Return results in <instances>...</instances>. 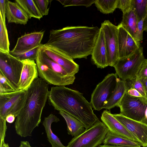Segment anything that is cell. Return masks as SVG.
I'll return each mask as SVG.
<instances>
[{"label":"cell","instance_id":"obj_1","mask_svg":"<svg viewBox=\"0 0 147 147\" xmlns=\"http://www.w3.org/2000/svg\"><path fill=\"white\" fill-rule=\"evenodd\" d=\"M100 28L98 27L71 26L50 31L45 44L73 59L86 58L91 54Z\"/></svg>","mask_w":147,"mask_h":147},{"label":"cell","instance_id":"obj_2","mask_svg":"<svg viewBox=\"0 0 147 147\" xmlns=\"http://www.w3.org/2000/svg\"><path fill=\"white\" fill-rule=\"evenodd\" d=\"M25 104L15 123L16 133L21 137L32 136L41 122L49 91L47 83L40 78L35 79L26 90Z\"/></svg>","mask_w":147,"mask_h":147},{"label":"cell","instance_id":"obj_3","mask_svg":"<svg viewBox=\"0 0 147 147\" xmlns=\"http://www.w3.org/2000/svg\"><path fill=\"white\" fill-rule=\"evenodd\" d=\"M48 99L49 105L55 109L73 116L83 124L86 129L99 120L93 112L90 103L78 91L64 86L52 87Z\"/></svg>","mask_w":147,"mask_h":147},{"label":"cell","instance_id":"obj_4","mask_svg":"<svg viewBox=\"0 0 147 147\" xmlns=\"http://www.w3.org/2000/svg\"><path fill=\"white\" fill-rule=\"evenodd\" d=\"M41 45L35 60L40 78L47 84L58 86L73 84L75 76L69 75L61 66L48 57Z\"/></svg>","mask_w":147,"mask_h":147},{"label":"cell","instance_id":"obj_5","mask_svg":"<svg viewBox=\"0 0 147 147\" xmlns=\"http://www.w3.org/2000/svg\"><path fill=\"white\" fill-rule=\"evenodd\" d=\"M109 132L105 125L99 120L83 133L74 137L66 147H97L103 143Z\"/></svg>","mask_w":147,"mask_h":147},{"label":"cell","instance_id":"obj_6","mask_svg":"<svg viewBox=\"0 0 147 147\" xmlns=\"http://www.w3.org/2000/svg\"><path fill=\"white\" fill-rule=\"evenodd\" d=\"M118 106L121 115L147 124V100L145 98L133 96L126 92Z\"/></svg>","mask_w":147,"mask_h":147},{"label":"cell","instance_id":"obj_7","mask_svg":"<svg viewBox=\"0 0 147 147\" xmlns=\"http://www.w3.org/2000/svg\"><path fill=\"white\" fill-rule=\"evenodd\" d=\"M145 59L143 48L140 46L130 55L119 59L113 66L116 74L123 80L136 77Z\"/></svg>","mask_w":147,"mask_h":147},{"label":"cell","instance_id":"obj_8","mask_svg":"<svg viewBox=\"0 0 147 147\" xmlns=\"http://www.w3.org/2000/svg\"><path fill=\"white\" fill-rule=\"evenodd\" d=\"M117 76L116 74H108L97 85L91 94L90 102L94 110L100 111L107 103L116 86Z\"/></svg>","mask_w":147,"mask_h":147},{"label":"cell","instance_id":"obj_9","mask_svg":"<svg viewBox=\"0 0 147 147\" xmlns=\"http://www.w3.org/2000/svg\"><path fill=\"white\" fill-rule=\"evenodd\" d=\"M27 91L21 90L0 94V118L6 119L10 114L17 117L24 106Z\"/></svg>","mask_w":147,"mask_h":147},{"label":"cell","instance_id":"obj_10","mask_svg":"<svg viewBox=\"0 0 147 147\" xmlns=\"http://www.w3.org/2000/svg\"><path fill=\"white\" fill-rule=\"evenodd\" d=\"M23 61L9 53L0 51V71L18 90V84L23 67Z\"/></svg>","mask_w":147,"mask_h":147},{"label":"cell","instance_id":"obj_11","mask_svg":"<svg viewBox=\"0 0 147 147\" xmlns=\"http://www.w3.org/2000/svg\"><path fill=\"white\" fill-rule=\"evenodd\" d=\"M101 27L104 34L108 65L113 67L119 59L118 26L105 20L101 23Z\"/></svg>","mask_w":147,"mask_h":147},{"label":"cell","instance_id":"obj_12","mask_svg":"<svg viewBox=\"0 0 147 147\" xmlns=\"http://www.w3.org/2000/svg\"><path fill=\"white\" fill-rule=\"evenodd\" d=\"M113 115L136 138L141 146L147 147V124L127 117L120 113Z\"/></svg>","mask_w":147,"mask_h":147},{"label":"cell","instance_id":"obj_13","mask_svg":"<svg viewBox=\"0 0 147 147\" xmlns=\"http://www.w3.org/2000/svg\"><path fill=\"white\" fill-rule=\"evenodd\" d=\"M44 51L49 58L61 66L69 75L78 73L79 66L73 59L57 49L49 45L41 44Z\"/></svg>","mask_w":147,"mask_h":147},{"label":"cell","instance_id":"obj_14","mask_svg":"<svg viewBox=\"0 0 147 147\" xmlns=\"http://www.w3.org/2000/svg\"><path fill=\"white\" fill-rule=\"evenodd\" d=\"M118 27L119 58H121L131 55L140 46L123 27L121 23Z\"/></svg>","mask_w":147,"mask_h":147},{"label":"cell","instance_id":"obj_15","mask_svg":"<svg viewBox=\"0 0 147 147\" xmlns=\"http://www.w3.org/2000/svg\"><path fill=\"white\" fill-rule=\"evenodd\" d=\"M101 119L109 131L122 137L138 142L136 138L114 117L110 111L107 110L104 111L102 114Z\"/></svg>","mask_w":147,"mask_h":147},{"label":"cell","instance_id":"obj_16","mask_svg":"<svg viewBox=\"0 0 147 147\" xmlns=\"http://www.w3.org/2000/svg\"><path fill=\"white\" fill-rule=\"evenodd\" d=\"M44 33L43 31L34 32L21 36L18 38L14 47L9 53H21L40 45Z\"/></svg>","mask_w":147,"mask_h":147},{"label":"cell","instance_id":"obj_17","mask_svg":"<svg viewBox=\"0 0 147 147\" xmlns=\"http://www.w3.org/2000/svg\"><path fill=\"white\" fill-rule=\"evenodd\" d=\"M91 55L92 61L97 68H104L108 66L104 34L101 27L100 28Z\"/></svg>","mask_w":147,"mask_h":147},{"label":"cell","instance_id":"obj_18","mask_svg":"<svg viewBox=\"0 0 147 147\" xmlns=\"http://www.w3.org/2000/svg\"><path fill=\"white\" fill-rule=\"evenodd\" d=\"M23 65L18 84V90H26L34 81L38 78V73L34 60L23 61Z\"/></svg>","mask_w":147,"mask_h":147},{"label":"cell","instance_id":"obj_19","mask_svg":"<svg viewBox=\"0 0 147 147\" xmlns=\"http://www.w3.org/2000/svg\"><path fill=\"white\" fill-rule=\"evenodd\" d=\"M6 17L8 22L25 25L29 19L25 11L16 2L6 0Z\"/></svg>","mask_w":147,"mask_h":147},{"label":"cell","instance_id":"obj_20","mask_svg":"<svg viewBox=\"0 0 147 147\" xmlns=\"http://www.w3.org/2000/svg\"><path fill=\"white\" fill-rule=\"evenodd\" d=\"M138 20L137 16L133 9L123 13L122 19L120 23L123 27L133 37L137 42V25Z\"/></svg>","mask_w":147,"mask_h":147},{"label":"cell","instance_id":"obj_21","mask_svg":"<svg viewBox=\"0 0 147 147\" xmlns=\"http://www.w3.org/2000/svg\"><path fill=\"white\" fill-rule=\"evenodd\" d=\"M60 121L56 116L51 114L45 118L42 124L44 126L47 134L48 140L52 147H66L61 142L59 139L53 132L51 125L54 122H57Z\"/></svg>","mask_w":147,"mask_h":147},{"label":"cell","instance_id":"obj_22","mask_svg":"<svg viewBox=\"0 0 147 147\" xmlns=\"http://www.w3.org/2000/svg\"><path fill=\"white\" fill-rule=\"evenodd\" d=\"M127 91L125 81L119 78L114 90L103 109L110 110L116 106H118Z\"/></svg>","mask_w":147,"mask_h":147},{"label":"cell","instance_id":"obj_23","mask_svg":"<svg viewBox=\"0 0 147 147\" xmlns=\"http://www.w3.org/2000/svg\"><path fill=\"white\" fill-rule=\"evenodd\" d=\"M59 113L66 122L68 134L74 137L79 135L85 130L83 124L73 116L62 111H59Z\"/></svg>","mask_w":147,"mask_h":147},{"label":"cell","instance_id":"obj_24","mask_svg":"<svg viewBox=\"0 0 147 147\" xmlns=\"http://www.w3.org/2000/svg\"><path fill=\"white\" fill-rule=\"evenodd\" d=\"M104 144L121 146L125 147H140L138 142L131 140L109 131L107 134L103 142Z\"/></svg>","mask_w":147,"mask_h":147},{"label":"cell","instance_id":"obj_25","mask_svg":"<svg viewBox=\"0 0 147 147\" xmlns=\"http://www.w3.org/2000/svg\"><path fill=\"white\" fill-rule=\"evenodd\" d=\"M15 1L25 11L29 19L32 18L40 20L42 17L33 0H16Z\"/></svg>","mask_w":147,"mask_h":147},{"label":"cell","instance_id":"obj_26","mask_svg":"<svg viewBox=\"0 0 147 147\" xmlns=\"http://www.w3.org/2000/svg\"><path fill=\"white\" fill-rule=\"evenodd\" d=\"M118 0H95L94 4L98 9L103 14L113 12L117 8Z\"/></svg>","mask_w":147,"mask_h":147},{"label":"cell","instance_id":"obj_27","mask_svg":"<svg viewBox=\"0 0 147 147\" xmlns=\"http://www.w3.org/2000/svg\"><path fill=\"white\" fill-rule=\"evenodd\" d=\"M9 45L5 23L0 16V51L9 53Z\"/></svg>","mask_w":147,"mask_h":147},{"label":"cell","instance_id":"obj_28","mask_svg":"<svg viewBox=\"0 0 147 147\" xmlns=\"http://www.w3.org/2000/svg\"><path fill=\"white\" fill-rule=\"evenodd\" d=\"M132 7L138 22L145 19L147 15V0H132Z\"/></svg>","mask_w":147,"mask_h":147},{"label":"cell","instance_id":"obj_29","mask_svg":"<svg viewBox=\"0 0 147 147\" xmlns=\"http://www.w3.org/2000/svg\"><path fill=\"white\" fill-rule=\"evenodd\" d=\"M17 91L10 81L0 71V94Z\"/></svg>","mask_w":147,"mask_h":147},{"label":"cell","instance_id":"obj_30","mask_svg":"<svg viewBox=\"0 0 147 147\" xmlns=\"http://www.w3.org/2000/svg\"><path fill=\"white\" fill-rule=\"evenodd\" d=\"M40 46V45L31 50L21 53H9L18 59L22 61L26 60L34 61L36 59L38 49Z\"/></svg>","mask_w":147,"mask_h":147},{"label":"cell","instance_id":"obj_31","mask_svg":"<svg viewBox=\"0 0 147 147\" xmlns=\"http://www.w3.org/2000/svg\"><path fill=\"white\" fill-rule=\"evenodd\" d=\"M125 81L127 90L131 88L135 89L138 91L144 97L146 98L143 85L139 78L136 77L134 78L127 79Z\"/></svg>","mask_w":147,"mask_h":147},{"label":"cell","instance_id":"obj_32","mask_svg":"<svg viewBox=\"0 0 147 147\" xmlns=\"http://www.w3.org/2000/svg\"><path fill=\"white\" fill-rule=\"evenodd\" d=\"M64 7L70 6H84L89 7L94 3L95 0H57Z\"/></svg>","mask_w":147,"mask_h":147},{"label":"cell","instance_id":"obj_33","mask_svg":"<svg viewBox=\"0 0 147 147\" xmlns=\"http://www.w3.org/2000/svg\"><path fill=\"white\" fill-rule=\"evenodd\" d=\"M34 1L42 16L48 14L49 8L48 6L49 3L48 0H34Z\"/></svg>","mask_w":147,"mask_h":147},{"label":"cell","instance_id":"obj_34","mask_svg":"<svg viewBox=\"0 0 147 147\" xmlns=\"http://www.w3.org/2000/svg\"><path fill=\"white\" fill-rule=\"evenodd\" d=\"M117 8L120 9L123 13L133 9L132 0H118Z\"/></svg>","mask_w":147,"mask_h":147},{"label":"cell","instance_id":"obj_35","mask_svg":"<svg viewBox=\"0 0 147 147\" xmlns=\"http://www.w3.org/2000/svg\"><path fill=\"white\" fill-rule=\"evenodd\" d=\"M6 119L0 118V146L5 142L6 132L7 129Z\"/></svg>","mask_w":147,"mask_h":147},{"label":"cell","instance_id":"obj_36","mask_svg":"<svg viewBox=\"0 0 147 147\" xmlns=\"http://www.w3.org/2000/svg\"><path fill=\"white\" fill-rule=\"evenodd\" d=\"M137 77L139 78H147V59H145L142 63Z\"/></svg>","mask_w":147,"mask_h":147},{"label":"cell","instance_id":"obj_37","mask_svg":"<svg viewBox=\"0 0 147 147\" xmlns=\"http://www.w3.org/2000/svg\"><path fill=\"white\" fill-rule=\"evenodd\" d=\"M144 19L139 21L137 25V37L138 42L140 43L143 40L144 22Z\"/></svg>","mask_w":147,"mask_h":147},{"label":"cell","instance_id":"obj_38","mask_svg":"<svg viewBox=\"0 0 147 147\" xmlns=\"http://www.w3.org/2000/svg\"><path fill=\"white\" fill-rule=\"evenodd\" d=\"M6 0H0V16L1 17L3 21L5 23L6 17Z\"/></svg>","mask_w":147,"mask_h":147},{"label":"cell","instance_id":"obj_39","mask_svg":"<svg viewBox=\"0 0 147 147\" xmlns=\"http://www.w3.org/2000/svg\"><path fill=\"white\" fill-rule=\"evenodd\" d=\"M127 93L129 95L133 96L143 97L138 91L134 88H131L127 90Z\"/></svg>","mask_w":147,"mask_h":147},{"label":"cell","instance_id":"obj_40","mask_svg":"<svg viewBox=\"0 0 147 147\" xmlns=\"http://www.w3.org/2000/svg\"><path fill=\"white\" fill-rule=\"evenodd\" d=\"M139 79L143 85L145 92L146 98L147 100V78Z\"/></svg>","mask_w":147,"mask_h":147},{"label":"cell","instance_id":"obj_41","mask_svg":"<svg viewBox=\"0 0 147 147\" xmlns=\"http://www.w3.org/2000/svg\"><path fill=\"white\" fill-rule=\"evenodd\" d=\"M15 118L14 115L12 114H9L6 117V122L9 123H12L14 121Z\"/></svg>","mask_w":147,"mask_h":147},{"label":"cell","instance_id":"obj_42","mask_svg":"<svg viewBox=\"0 0 147 147\" xmlns=\"http://www.w3.org/2000/svg\"><path fill=\"white\" fill-rule=\"evenodd\" d=\"M19 147H32L28 141H21Z\"/></svg>","mask_w":147,"mask_h":147},{"label":"cell","instance_id":"obj_43","mask_svg":"<svg viewBox=\"0 0 147 147\" xmlns=\"http://www.w3.org/2000/svg\"><path fill=\"white\" fill-rule=\"evenodd\" d=\"M97 147H125L123 146L111 145H107V144H104L103 145H100Z\"/></svg>","mask_w":147,"mask_h":147},{"label":"cell","instance_id":"obj_44","mask_svg":"<svg viewBox=\"0 0 147 147\" xmlns=\"http://www.w3.org/2000/svg\"><path fill=\"white\" fill-rule=\"evenodd\" d=\"M144 31L147 32V15L144 19V25H143Z\"/></svg>","mask_w":147,"mask_h":147},{"label":"cell","instance_id":"obj_45","mask_svg":"<svg viewBox=\"0 0 147 147\" xmlns=\"http://www.w3.org/2000/svg\"><path fill=\"white\" fill-rule=\"evenodd\" d=\"M9 145L8 144L5 143L4 142L1 146L0 147H9Z\"/></svg>","mask_w":147,"mask_h":147},{"label":"cell","instance_id":"obj_46","mask_svg":"<svg viewBox=\"0 0 147 147\" xmlns=\"http://www.w3.org/2000/svg\"><path fill=\"white\" fill-rule=\"evenodd\" d=\"M146 118L147 119V108L146 110Z\"/></svg>","mask_w":147,"mask_h":147},{"label":"cell","instance_id":"obj_47","mask_svg":"<svg viewBox=\"0 0 147 147\" xmlns=\"http://www.w3.org/2000/svg\"></svg>","mask_w":147,"mask_h":147},{"label":"cell","instance_id":"obj_48","mask_svg":"<svg viewBox=\"0 0 147 147\" xmlns=\"http://www.w3.org/2000/svg\"></svg>","mask_w":147,"mask_h":147}]
</instances>
